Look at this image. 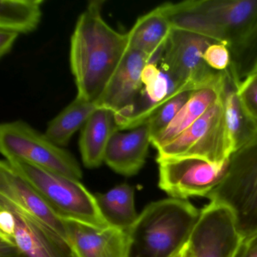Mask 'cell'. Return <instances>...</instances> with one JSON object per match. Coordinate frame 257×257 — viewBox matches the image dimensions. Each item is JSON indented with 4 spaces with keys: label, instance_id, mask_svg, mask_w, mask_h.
<instances>
[{
    "label": "cell",
    "instance_id": "ac0fdd59",
    "mask_svg": "<svg viewBox=\"0 0 257 257\" xmlns=\"http://www.w3.org/2000/svg\"><path fill=\"white\" fill-rule=\"evenodd\" d=\"M225 79L219 85L207 87L194 91L186 104L180 109L169 125L152 139V145L159 150L174 141L202 116L220 97L225 83Z\"/></svg>",
    "mask_w": 257,
    "mask_h": 257
},
{
    "label": "cell",
    "instance_id": "cb8c5ba5",
    "mask_svg": "<svg viewBox=\"0 0 257 257\" xmlns=\"http://www.w3.org/2000/svg\"><path fill=\"white\" fill-rule=\"evenodd\" d=\"M231 55L228 70L238 82L257 69V27L245 43L231 52Z\"/></svg>",
    "mask_w": 257,
    "mask_h": 257
},
{
    "label": "cell",
    "instance_id": "f546056e",
    "mask_svg": "<svg viewBox=\"0 0 257 257\" xmlns=\"http://www.w3.org/2000/svg\"><path fill=\"white\" fill-rule=\"evenodd\" d=\"M181 257H190L189 255V249H188V245L186 243L183 249H181Z\"/></svg>",
    "mask_w": 257,
    "mask_h": 257
},
{
    "label": "cell",
    "instance_id": "4316f807",
    "mask_svg": "<svg viewBox=\"0 0 257 257\" xmlns=\"http://www.w3.org/2000/svg\"><path fill=\"white\" fill-rule=\"evenodd\" d=\"M19 35L17 33L0 30V56L3 58L12 50Z\"/></svg>",
    "mask_w": 257,
    "mask_h": 257
},
{
    "label": "cell",
    "instance_id": "30bf717a",
    "mask_svg": "<svg viewBox=\"0 0 257 257\" xmlns=\"http://www.w3.org/2000/svg\"><path fill=\"white\" fill-rule=\"evenodd\" d=\"M244 242L231 212L210 202L201 210L187 245L190 257H239Z\"/></svg>",
    "mask_w": 257,
    "mask_h": 257
},
{
    "label": "cell",
    "instance_id": "6da1fadb",
    "mask_svg": "<svg viewBox=\"0 0 257 257\" xmlns=\"http://www.w3.org/2000/svg\"><path fill=\"white\" fill-rule=\"evenodd\" d=\"M103 1L88 4L70 40V63L76 97L95 103L127 51V34L111 28L102 16Z\"/></svg>",
    "mask_w": 257,
    "mask_h": 257
},
{
    "label": "cell",
    "instance_id": "8fae6325",
    "mask_svg": "<svg viewBox=\"0 0 257 257\" xmlns=\"http://www.w3.org/2000/svg\"><path fill=\"white\" fill-rule=\"evenodd\" d=\"M154 62L141 52L128 49L98 100L99 108L115 113L116 123L131 110L143 88V77L148 64Z\"/></svg>",
    "mask_w": 257,
    "mask_h": 257
},
{
    "label": "cell",
    "instance_id": "f1b7e54d",
    "mask_svg": "<svg viewBox=\"0 0 257 257\" xmlns=\"http://www.w3.org/2000/svg\"><path fill=\"white\" fill-rule=\"evenodd\" d=\"M239 257H257V234L249 240H245Z\"/></svg>",
    "mask_w": 257,
    "mask_h": 257
},
{
    "label": "cell",
    "instance_id": "e0dca14e",
    "mask_svg": "<svg viewBox=\"0 0 257 257\" xmlns=\"http://www.w3.org/2000/svg\"><path fill=\"white\" fill-rule=\"evenodd\" d=\"M173 28L159 7L141 16L127 33L128 49L154 61L162 58Z\"/></svg>",
    "mask_w": 257,
    "mask_h": 257
},
{
    "label": "cell",
    "instance_id": "7a4b0ae2",
    "mask_svg": "<svg viewBox=\"0 0 257 257\" xmlns=\"http://www.w3.org/2000/svg\"><path fill=\"white\" fill-rule=\"evenodd\" d=\"M173 29L195 33L233 52L257 27V0H194L158 7Z\"/></svg>",
    "mask_w": 257,
    "mask_h": 257
},
{
    "label": "cell",
    "instance_id": "83f0119b",
    "mask_svg": "<svg viewBox=\"0 0 257 257\" xmlns=\"http://www.w3.org/2000/svg\"><path fill=\"white\" fill-rule=\"evenodd\" d=\"M0 257H25L13 240H0Z\"/></svg>",
    "mask_w": 257,
    "mask_h": 257
},
{
    "label": "cell",
    "instance_id": "52a82bcc",
    "mask_svg": "<svg viewBox=\"0 0 257 257\" xmlns=\"http://www.w3.org/2000/svg\"><path fill=\"white\" fill-rule=\"evenodd\" d=\"M157 151V162L182 157L199 158L212 163L228 160L234 150L225 123L222 92L202 116Z\"/></svg>",
    "mask_w": 257,
    "mask_h": 257
},
{
    "label": "cell",
    "instance_id": "44dd1931",
    "mask_svg": "<svg viewBox=\"0 0 257 257\" xmlns=\"http://www.w3.org/2000/svg\"><path fill=\"white\" fill-rule=\"evenodd\" d=\"M98 108L95 103L76 97L49 123L44 134L54 144L64 148Z\"/></svg>",
    "mask_w": 257,
    "mask_h": 257
},
{
    "label": "cell",
    "instance_id": "484cf974",
    "mask_svg": "<svg viewBox=\"0 0 257 257\" xmlns=\"http://www.w3.org/2000/svg\"><path fill=\"white\" fill-rule=\"evenodd\" d=\"M203 59L212 70L225 72L231 66V52L225 45L214 43L210 45L204 51Z\"/></svg>",
    "mask_w": 257,
    "mask_h": 257
},
{
    "label": "cell",
    "instance_id": "7c38bea8",
    "mask_svg": "<svg viewBox=\"0 0 257 257\" xmlns=\"http://www.w3.org/2000/svg\"><path fill=\"white\" fill-rule=\"evenodd\" d=\"M0 198L17 206L67 240L65 219L54 210L7 159L0 162Z\"/></svg>",
    "mask_w": 257,
    "mask_h": 257
},
{
    "label": "cell",
    "instance_id": "ba28073f",
    "mask_svg": "<svg viewBox=\"0 0 257 257\" xmlns=\"http://www.w3.org/2000/svg\"><path fill=\"white\" fill-rule=\"evenodd\" d=\"M214 43L217 42L195 33L172 30L161 58L162 70L176 89L197 91L223 82L225 71L212 70L203 59L204 51Z\"/></svg>",
    "mask_w": 257,
    "mask_h": 257
},
{
    "label": "cell",
    "instance_id": "7402d4cb",
    "mask_svg": "<svg viewBox=\"0 0 257 257\" xmlns=\"http://www.w3.org/2000/svg\"><path fill=\"white\" fill-rule=\"evenodd\" d=\"M43 0H1L0 30L28 34L37 30L42 19Z\"/></svg>",
    "mask_w": 257,
    "mask_h": 257
},
{
    "label": "cell",
    "instance_id": "d6986e66",
    "mask_svg": "<svg viewBox=\"0 0 257 257\" xmlns=\"http://www.w3.org/2000/svg\"><path fill=\"white\" fill-rule=\"evenodd\" d=\"M223 96L225 123L234 153L257 135V126L246 115L237 93V83L230 73L225 71Z\"/></svg>",
    "mask_w": 257,
    "mask_h": 257
},
{
    "label": "cell",
    "instance_id": "5bb4252c",
    "mask_svg": "<svg viewBox=\"0 0 257 257\" xmlns=\"http://www.w3.org/2000/svg\"><path fill=\"white\" fill-rule=\"evenodd\" d=\"M67 240L77 257H128L129 230L117 227L94 226L65 219Z\"/></svg>",
    "mask_w": 257,
    "mask_h": 257
},
{
    "label": "cell",
    "instance_id": "4dcf8cb0",
    "mask_svg": "<svg viewBox=\"0 0 257 257\" xmlns=\"http://www.w3.org/2000/svg\"><path fill=\"white\" fill-rule=\"evenodd\" d=\"M182 249H183V248H182ZM172 257H181V250H180L178 252H177V253L174 254Z\"/></svg>",
    "mask_w": 257,
    "mask_h": 257
},
{
    "label": "cell",
    "instance_id": "603a6c76",
    "mask_svg": "<svg viewBox=\"0 0 257 257\" xmlns=\"http://www.w3.org/2000/svg\"><path fill=\"white\" fill-rule=\"evenodd\" d=\"M193 90L186 88L175 90L149 118L152 139L162 133L173 121L193 94Z\"/></svg>",
    "mask_w": 257,
    "mask_h": 257
},
{
    "label": "cell",
    "instance_id": "277c9868",
    "mask_svg": "<svg viewBox=\"0 0 257 257\" xmlns=\"http://www.w3.org/2000/svg\"><path fill=\"white\" fill-rule=\"evenodd\" d=\"M206 198L231 212L244 240L256 235L257 135L231 155L225 176Z\"/></svg>",
    "mask_w": 257,
    "mask_h": 257
},
{
    "label": "cell",
    "instance_id": "ffe728a7",
    "mask_svg": "<svg viewBox=\"0 0 257 257\" xmlns=\"http://www.w3.org/2000/svg\"><path fill=\"white\" fill-rule=\"evenodd\" d=\"M100 212L109 225L129 230L138 219L135 205V189L122 183L105 193L95 194Z\"/></svg>",
    "mask_w": 257,
    "mask_h": 257
},
{
    "label": "cell",
    "instance_id": "2e32d148",
    "mask_svg": "<svg viewBox=\"0 0 257 257\" xmlns=\"http://www.w3.org/2000/svg\"><path fill=\"white\" fill-rule=\"evenodd\" d=\"M119 130L115 113L98 108L81 129L79 149L87 168H98L104 162L105 153L111 137Z\"/></svg>",
    "mask_w": 257,
    "mask_h": 257
},
{
    "label": "cell",
    "instance_id": "3957f363",
    "mask_svg": "<svg viewBox=\"0 0 257 257\" xmlns=\"http://www.w3.org/2000/svg\"><path fill=\"white\" fill-rule=\"evenodd\" d=\"M200 216L201 210L187 200L150 203L129 229L128 257H172L188 243Z\"/></svg>",
    "mask_w": 257,
    "mask_h": 257
},
{
    "label": "cell",
    "instance_id": "9c48e42d",
    "mask_svg": "<svg viewBox=\"0 0 257 257\" xmlns=\"http://www.w3.org/2000/svg\"><path fill=\"white\" fill-rule=\"evenodd\" d=\"M157 162L159 188L171 198L187 200L207 196L223 178L229 159L212 163L199 158L182 157Z\"/></svg>",
    "mask_w": 257,
    "mask_h": 257
},
{
    "label": "cell",
    "instance_id": "5b68a950",
    "mask_svg": "<svg viewBox=\"0 0 257 257\" xmlns=\"http://www.w3.org/2000/svg\"><path fill=\"white\" fill-rule=\"evenodd\" d=\"M7 160L64 219L100 228L109 226L100 212L95 195L91 193L80 180L18 159Z\"/></svg>",
    "mask_w": 257,
    "mask_h": 257
},
{
    "label": "cell",
    "instance_id": "8992f818",
    "mask_svg": "<svg viewBox=\"0 0 257 257\" xmlns=\"http://www.w3.org/2000/svg\"><path fill=\"white\" fill-rule=\"evenodd\" d=\"M0 151L6 159L23 161L75 180L82 177L80 165L70 152L22 120L1 124Z\"/></svg>",
    "mask_w": 257,
    "mask_h": 257
},
{
    "label": "cell",
    "instance_id": "4fadbf2b",
    "mask_svg": "<svg viewBox=\"0 0 257 257\" xmlns=\"http://www.w3.org/2000/svg\"><path fill=\"white\" fill-rule=\"evenodd\" d=\"M16 219L13 240L25 257H77L68 240L22 209L0 198Z\"/></svg>",
    "mask_w": 257,
    "mask_h": 257
},
{
    "label": "cell",
    "instance_id": "d4e9b609",
    "mask_svg": "<svg viewBox=\"0 0 257 257\" xmlns=\"http://www.w3.org/2000/svg\"><path fill=\"white\" fill-rule=\"evenodd\" d=\"M237 93L246 115L257 126V69L237 83Z\"/></svg>",
    "mask_w": 257,
    "mask_h": 257
},
{
    "label": "cell",
    "instance_id": "9a60e30c",
    "mask_svg": "<svg viewBox=\"0 0 257 257\" xmlns=\"http://www.w3.org/2000/svg\"><path fill=\"white\" fill-rule=\"evenodd\" d=\"M151 144L147 121L129 132L116 131L106 147L104 162L117 174L125 177L136 175L145 165Z\"/></svg>",
    "mask_w": 257,
    "mask_h": 257
}]
</instances>
